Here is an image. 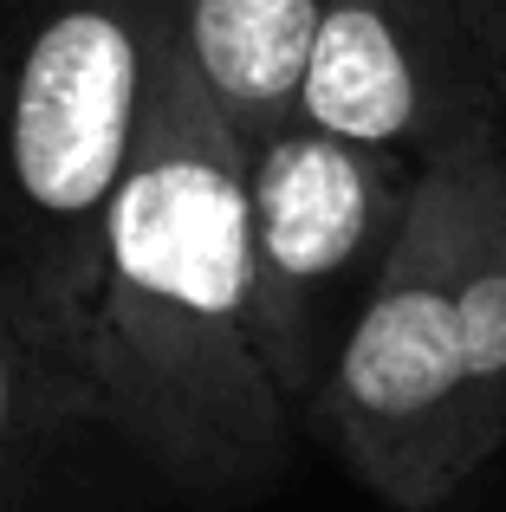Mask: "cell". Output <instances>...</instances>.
Here are the masks:
<instances>
[{"mask_svg": "<svg viewBox=\"0 0 506 512\" xmlns=\"http://www.w3.org/2000/svg\"><path fill=\"white\" fill-rule=\"evenodd\" d=\"M461 350H468V402L461 435L481 474L506 448V130H468V234H461Z\"/></svg>", "mask_w": 506, "mask_h": 512, "instance_id": "52a82bcc", "label": "cell"}, {"mask_svg": "<svg viewBox=\"0 0 506 512\" xmlns=\"http://www.w3.org/2000/svg\"><path fill=\"white\" fill-rule=\"evenodd\" d=\"M325 7L331 0H176L182 65L241 130V143L292 124Z\"/></svg>", "mask_w": 506, "mask_h": 512, "instance_id": "8992f818", "label": "cell"}, {"mask_svg": "<svg viewBox=\"0 0 506 512\" xmlns=\"http://www.w3.org/2000/svg\"><path fill=\"white\" fill-rule=\"evenodd\" d=\"M461 234H468V130L422 163L409 221L351 318L312 422L338 461L377 500L429 512L474 480L461 402H468V350H461Z\"/></svg>", "mask_w": 506, "mask_h": 512, "instance_id": "3957f363", "label": "cell"}, {"mask_svg": "<svg viewBox=\"0 0 506 512\" xmlns=\"http://www.w3.org/2000/svg\"><path fill=\"white\" fill-rule=\"evenodd\" d=\"M292 117L403 163H429L461 130L500 124L448 0H331Z\"/></svg>", "mask_w": 506, "mask_h": 512, "instance_id": "5b68a950", "label": "cell"}, {"mask_svg": "<svg viewBox=\"0 0 506 512\" xmlns=\"http://www.w3.org/2000/svg\"><path fill=\"white\" fill-rule=\"evenodd\" d=\"M422 163L357 150L312 124L247 143L253 344L292 415H312L351 318L409 221Z\"/></svg>", "mask_w": 506, "mask_h": 512, "instance_id": "277c9868", "label": "cell"}, {"mask_svg": "<svg viewBox=\"0 0 506 512\" xmlns=\"http://www.w3.org/2000/svg\"><path fill=\"white\" fill-rule=\"evenodd\" d=\"M461 20V33H468L474 59H481L487 72V91H494V117L506 130V0H448Z\"/></svg>", "mask_w": 506, "mask_h": 512, "instance_id": "9c48e42d", "label": "cell"}, {"mask_svg": "<svg viewBox=\"0 0 506 512\" xmlns=\"http://www.w3.org/2000/svg\"><path fill=\"white\" fill-rule=\"evenodd\" d=\"M85 389L104 435L202 506L247 500L286 461L292 409L253 344L247 143L176 39L104 234Z\"/></svg>", "mask_w": 506, "mask_h": 512, "instance_id": "6da1fadb", "label": "cell"}, {"mask_svg": "<svg viewBox=\"0 0 506 512\" xmlns=\"http://www.w3.org/2000/svg\"><path fill=\"white\" fill-rule=\"evenodd\" d=\"M98 428L91 396L0 286V512H39L65 441Z\"/></svg>", "mask_w": 506, "mask_h": 512, "instance_id": "ba28073f", "label": "cell"}, {"mask_svg": "<svg viewBox=\"0 0 506 512\" xmlns=\"http://www.w3.org/2000/svg\"><path fill=\"white\" fill-rule=\"evenodd\" d=\"M169 39L176 0H39L0 65V286L78 383Z\"/></svg>", "mask_w": 506, "mask_h": 512, "instance_id": "7a4b0ae2", "label": "cell"}]
</instances>
